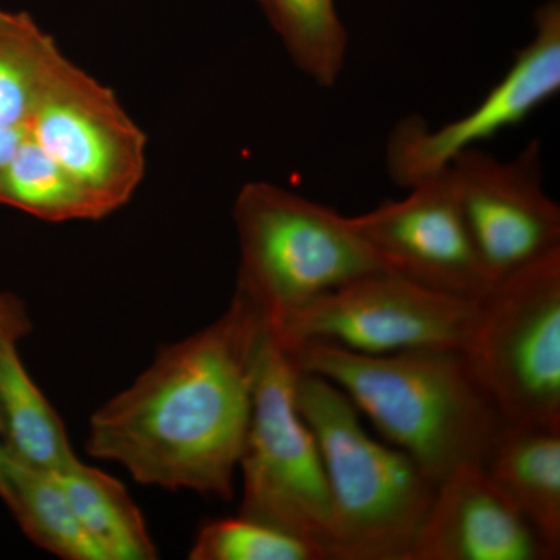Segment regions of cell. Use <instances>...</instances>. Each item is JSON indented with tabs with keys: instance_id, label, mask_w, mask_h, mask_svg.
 I'll return each mask as SVG.
<instances>
[{
	"instance_id": "cell-1",
	"label": "cell",
	"mask_w": 560,
	"mask_h": 560,
	"mask_svg": "<svg viewBox=\"0 0 560 560\" xmlns=\"http://www.w3.org/2000/svg\"><path fill=\"white\" fill-rule=\"evenodd\" d=\"M270 327L234 293L205 329L164 346L92 415L86 451L140 485L231 500Z\"/></svg>"
},
{
	"instance_id": "cell-2",
	"label": "cell",
	"mask_w": 560,
	"mask_h": 560,
	"mask_svg": "<svg viewBox=\"0 0 560 560\" xmlns=\"http://www.w3.org/2000/svg\"><path fill=\"white\" fill-rule=\"evenodd\" d=\"M283 349L298 370L338 386L436 486L460 466H482L506 425L463 350L366 355L327 342Z\"/></svg>"
},
{
	"instance_id": "cell-3",
	"label": "cell",
	"mask_w": 560,
	"mask_h": 560,
	"mask_svg": "<svg viewBox=\"0 0 560 560\" xmlns=\"http://www.w3.org/2000/svg\"><path fill=\"white\" fill-rule=\"evenodd\" d=\"M296 405L329 485L331 560H408L436 482L400 448L372 440L355 405L326 378L300 371Z\"/></svg>"
},
{
	"instance_id": "cell-4",
	"label": "cell",
	"mask_w": 560,
	"mask_h": 560,
	"mask_svg": "<svg viewBox=\"0 0 560 560\" xmlns=\"http://www.w3.org/2000/svg\"><path fill=\"white\" fill-rule=\"evenodd\" d=\"M232 215L241 253L235 293L270 331L323 294L386 270L350 217L276 184H245Z\"/></svg>"
},
{
	"instance_id": "cell-5",
	"label": "cell",
	"mask_w": 560,
	"mask_h": 560,
	"mask_svg": "<svg viewBox=\"0 0 560 560\" xmlns=\"http://www.w3.org/2000/svg\"><path fill=\"white\" fill-rule=\"evenodd\" d=\"M463 353L504 422L560 427V249L493 283Z\"/></svg>"
},
{
	"instance_id": "cell-6",
	"label": "cell",
	"mask_w": 560,
	"mask_h": 560,
	"mask_svg": "<svg viewBox=\"0 0 560 560\" xmlns=\"http://www.w3.org/2000/svg\"><path fill=\"white\" fill-rule=\"evenodd\" d=\"M300 374L270 334L238 469L241 515L308 541L331 560L334 512L315 434L296 405Z\"/></svg>"
},
{
	"instance_id": "cell-7",
	"label": "cell",
	"mask_w": 560,
	"mask_h": 560,
	"mask_svg": "<svg viewBox=\"0 0 560 560\" xmlns=\"http://www.w3.org/2000/svg\"><path fill=\"white\" fill-rule=\"evenodd\" d=\"M480 300L425 289L383 270L323 294L271 331L283 348L327 342L366 355L463 350Z\"/></svg>"
},
{
	"instance_id": "cell-8",
	"label": "cell",
	"mask_w": 560,
	"mask_h": 560,
	"mask_svg": "<svg viewBox=\"0 0 560 560\" xmlns=\"http://www.w3.org/2000/svg\"><path fill=\"white\" fill-rule=\"evenodd\" d=\"M28 135L109 215L145 173L147 138L116 94L68 58L36 106Z\"/></svg>"
},
{
	"instance_id": "cell-9",
	"label": "cell",
	"mask_w": 560,
	"mask_h": 560,
	"mask_svg": "<svg viewBox=\"0 0 560 560\" xmlns=\"http://www.w3.org/2000/svg\"><path fill=\"white\" fill-rule=\"evenodd\" d=\"M447 168L492 283L560 249V208L545 190L539 140L510 161L475 147Z\"/></svg>"
},
{
	"instance_id": "cell-10",
	"label": "cell",
	"mask_w": 560,
	"mask_h": 560,
	"mask_svg": "<svg viewBox=\"0 0 560 560\" xmlns=\"http://www.w3.org/2000/svg\"><path fill=\"white\" fill-rule=\"evenodd\" d=\"M536 33L515 55L503 79L459 119L430 128L420 117L401 120L386 150L390 178L404 187L441 172L463 151L521 124L560 90V5L537 10Z\"/></svg>"
},
{
	"instance_id": "cell-11",
	"label": "cell",
	"mask_w": 560,
	"mask_h": 560,
	"mask_svg": "<svg viewBox=\"0 0 560 560\" xmlns=\"http://www.w3.org/2000/svg\"><path fill=\"white\" fill-rule=\"evenodd\" d=\"M404 200L350 217L386 270L425 289L481 300L492 289L448 168L412 184Z\"/></svg>"
},
{
	"instance_id": "cell-12",
	"label": "cell",
	"mask_w": 560,
	"mask_h": 560,
	"mask_svg": "<svg viewBox=\"0 0 560 560\" xmlns=\"http://www.w3.org/2000/svg\"><path fill=\"white\" fill-rule=\"evenodd\" d=\"M559 552L481 464H466L438 485L408 560H555Z\"/></svg>"
},
{
	"instance_id": "cell-13",
	"label": "cell",
	"mask_w": 560,
	"mask_h": 560,
	"mask_svg": "<svg viewBox=\"0 0 560 560\" xmlns=\"http://www.w3.org/2000/svg\"><path fill=\"white\" fill-rule=\"evenodd\" d=\"M482 466L541 539L560 552V427L506 423Z\"/></svg>"
},
{
	"instance_id": "cell-14",
	"label": "cell",
	"mask_w": 560,
	"mask_h": 560,
	"mask_svg": "<svg viewBox=\"0 0 560 560\" xmlns=\"http://www.w3.org/2000/svg\"><path fill=\"white\" fill-rule=\"evenodd\" d=\"M0 436L10 458L31 469L57 474L79 459L60 416L25 370L18 342L0 346Z\"/></svg>"
},
{
	"instance_id": "cell-15",
	"label": "cell",
	"mask_w": 560,
	"mask_h": 560,
	"mask_svg": "<svg viewBox=\"0 0 560 560\" xmlns=\"http://www.w3.org/2000/svg\"><path fill=\"white\" fill-rule=\"evenodd\" d=\"M54 475L106 560L158 559L142 512L120 481L80 458Z\"/></svg>"
},
{
	"instance_id": "cell-16",
	"label": "cell",
	"mask_w": 560,
	"mask_h": 560,
	"mask_svg": "<svg viewBox=\"0 0 560 560\" xmlns=\"http://www.w3.org/2000/svg\"><path fill=\"white\" fill-rule=\"evenodd\" d=\"M65 61L55 39L31 14L0 10V127L28 128Z\"/></svg>"
},
{
	"instance_id": "cell-17",
	"label": "cell",
	"mask_w": 560,
	"mask_h": 560,
	"mask_svg": "<svg viewBox=\"0 0 560 560\" xmlns=\"http://www.w3.org/2000/svg\"><path fill=\"white\" fill-rule=\"evenodd\" d=\"M2 500L25 536L43 550L66 560H106L81 526L54 474L11 459Z\"/></svg>"
},
{
	"instance_id": "cell-18",
	"label": "cell",
	"mask_w": 560,
	"mask_h": 560,
	"mask_svg": "<svg viewBox=\"0 0 560 560\" xmlns=\"http://www.w3.org/2000/svg\"><path fill=\"white\" fill-rule=\"evenodd\" d=\"M287 54L320 88L335 86L348 57V32L335 0H259Z\"/></svg>"
},
{
	"instance_id": "cell-19",
	"label": "cell",
	"mask_w": 560,
	"mask_h": 560,
	"mask_svg": "<svg viewBox=\"0 0 560 560\" xmlns=\"http://www.w3.org/2000/svg\"><path fill=\"white\" fill-rule=\"evenodd\" d=\"M0 205L39 220H101V210L31 135L0 172Z\"/></svg>"
},
{
	"instance_id": "cell-20",
	"label": "cell",
	"mask_w": 560,
	"mask_h": 560,
	"mask_svg": "<svg viewBox=\"0 0 560 560\" xmlns=\"http://www.w3.org/2000/svg\"><path fill=\"white\" fill-rule=\"evenodd\" d=\"M191 560H326L300 537L238 514L205 523L191 545Z\"/></svg>"
},
{
	"instance_id": "cell-21",
	"label": "cell",
	"mask_w": 560,
	"mask_h": 560,
	"mask_svg": "<svg viewBox=\"0 0 560 560\" xmlns=\"http://www.w3.org/2000/svg\"><path fill=\"white\" fill-rule=\"evenodd\" d=\"M32 331V319L24 302L13 293L0 291V346L20 342Z\"/></svg>"
},
{
	"instance_id": "cell-22",
	"label": "cell",
	"mask_w": 560,
	"mask_h": 560,
	"mask_svg": "<svg viewBox=\"0 0 560 560\" xmlns=\"http://www.w3.org/2000/svg\"><path fill=\"white\" fill-rule=\"evenodd\" d=\"M27 135L28 128L0 127V172L13 160Z\"/></svg>"
},
{
	"instance_id": "cell-23",
	"label": "cell",
	"mask_w": 560,
	"mask_h": 560,
	"mask_svg": "<svg viewBox=\"0 0 560 560\" xmlns=\"http://www.w3.org/2000/svg\"><path fill=\"white\" fill-rule=\"evenodd\" d=\"M10 463V455L7 453L5 445H3L2 436H0V499L5 492L7 480H9Z\"/></svg>"
}]
</instances>
